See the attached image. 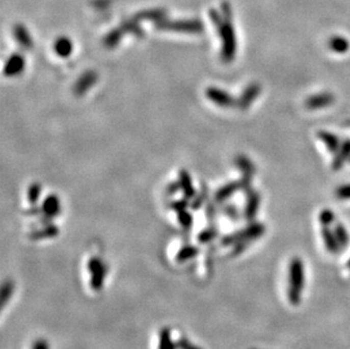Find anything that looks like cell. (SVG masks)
<instances>
[{"label":"cell","mask_w":350,"mask_h":349,"mask_svg":"<svg viewBox=\"0 0 350 349\" xmlns=\"http://www.w3.org/2000/svg\"><path fill=\"white\" fill-rule=\"evenodd\" d=\"M337 196L341 200H349L350 199V184L340 186L337 190Z\"/></svg>","instance_id":"603a6c76"},{"label":"cell","mask_w":350,"mask_h":349,"mask_svg":"<svg viewBox=\"0 0 350 349\" xmlns=\"http://www.w3.org/2000/svg\"><path fill=\"white\" fill-rule=\"evenodd\" d=\"M32 349H49V343L47 340L39 339V340H37L33 343Z\"/></svg>","instance_id":"4316f807"},{"label":"cell","mask_w":350,"mask_h":349,"mask_svg":"<svg viewBox=\"0 0 350 349\" xmlns=\"http://www.w3.org/2000/svg\"><path fill=\"white\" fill-rule=\"evenodd\" d=\"M186 206H187V202L186 201H177V202H174V203L171 204V207H174V209L177 210V211L185 210Z\"/></svg>","instance_id":"83f0119b"},{"label":"cell","mask_w":350,"mask_h":349,"mask_svg":"<svg viewBox=\"0 0 350 349\" xmlns=\"http://www.w3.org/2000/svg\"><path fill=\"white\" fill-rule=\"evenodd\" d=\"M329 48L332 50L333 52L337 53H346L349 48L350 43L346 38L343 37H332L329 41Z\"/></svg>","instance_id":"30bf717a"},{"label":"cell","mask_w":350,"mask_h":349,"mask_svg":"<svg viewBox=\"0 0 350 349\" xmlns=\"http://www.w3.org/2000/svg\"><path fill=\"white\" fill-rule=\"evenodd\" d=\"M177 342L172 340L169 329H162L159 337V349H176Z\"/></svg>","instance_id":"4fadbf2b"},{"label":"cell","mask_w":350,"mask_h":349,"mask_svg":"<svg viewBox=\"0 0 350 349\" xmlns=\"http://www.w3.org/2000/svg\"><path fill=\"white\" fill-rule=\"evenodd\" d=\"M58 234V228L56 226H48L40 230H35L31 234L32 239H43V238H50V237H55Z\"/></svg>","instance_id":"9a60e30c"},{"label":"cell","mask_w":350,"mask_h":349,"mask_svg":"<svg viewBox=\"0 0 350 349\" xmlns=\"http://www.w3.org/2000/svg\"><path fill=\"white\" fill-rule=\"evenodd\" d=\"M257 94H258V87H257V85H251V87L246 90V92L241 95L240 101H239L240 104H241V107L243 108L247 107V105L252 102V100L255 99V97H256Z\"/></svg>","instance_id":"ac0fdd59"},{"label":"cell","mask_w":350,"mask_h":349,"mask_svg":"<svg viewBox=\"0 0 350 349\" xmlns=\"http://www.w3.org/2000/svg\"><path fill=\"white\" fill-rule=\"evenodd\" d=\"M321 221L324 224V226H328L330 225V222H332L333 220V214H332V212L331 211H329V210H326V211H323L322 213H321Z\"/></svg>","instance_id":"484cf974"},{"label":"cell","mask_w":350,"mask_h":349,"mask_svg":"<svg viewBox=\"0 0 350 349\" xmlns=\"http://www.w3.org/2000/svg\"><path fill=\"white\" fill-rule=\"evenodd\" d=\"M304 286V266L301 260L293 259L289 266V298L297 304Z\"/></svg>","instance_id":"6da1fadb"},{"label":"cell","mask_w":350,"mask_h":349,"mask_svg":"<svg viewBox=\"0 0 350 349\" xmlns=\"http://www.w3.org/2000/svg\"><path fill=\"white\" fill-rule=\"evenodd\" d=\"M13 292H14L13 281L6 280L4 282L3 287H2V298H0V301H2V308H4L5 305H6L8 303V301L11 300Z\"/></svg>","instance_id":"e0dca14e"},{"label":"cell","mask_w":350,"mask_h":349,"mask_svg":"<svg viewBox=\"0 0 350 349\" xmlns=\"http://www.w3.org/2000/svg\"><path fill=\"white\" fill-rule=\"evenodd\" d=\"M24 65L25 62L22 56L15 53L7 60L4 68V73L6 76H16L24 69Z\"/></svg>","instance_id":"8992f818"},{"label":"cell","mask_w":350,"mask_h":349,"mask_svg":"<svg viewBox=\"0 0 350 349\" xmlns=\"http://www.w3.org/2000/svg\"><path fill=\"white\" fill-rule=\"evenodd\" d=\"M333 102V97L331 94H318L314 95V97L309 98L306 102L307 108L309 109H316V108H323L327 105L331 104Z\"/></svg>","instance_id":"ba28073f"},{"label":"cell","mask_w":350,"mask_h":349,"mask_svg":"<svg viewBox=\"0 0 350 349\" xmlns=\"http://www.w3.org/2000/svg\"><path fill=\"white\" fill-rule=\"evenodd\" d=\"M334 236H336L338 244H340V245H347L348 244V240H349L348 234H347L346 229H344L341 225L337 226L336 234H334Z\"/></svg>","instance_id":"ffe728a7"},{"label":"cell","mask_w":350,"mask_h":349,"mask_svg":"<svg viewBox=\"0 0 350 349\" xmlns=\"http://www.w3.org/2000/svg\"><path fill=\"white\" fill-rule=\"evenodd\" d=\"M96 79H98V75H96L95 72H92V70H91V72L84 73L75 84V87H74L75 93L77 95L84 94L90 88L93 87L96 82Z\"/></svg>","instance_id":"5b68a950"},{"label":"cell","mask_w":350,"mask_h":349,"mask_svg":"<svg viewBox=\"0 0 350 349\" xmlns=\"http://www.w3.org/2000/svg\"><path fill=\"white\" fill-rule=\"evenodd\" d=\"M179 186H180V189L182 190V192H184L185 197H187V199L194 197L195 190H194V187H193L192 179H191L189 173H187V171H185V170H181L180 174H179Z\"/></svg>","instance_id":"9c48e42d"},{"label":"cell","mask_w":350,"mask_h":349,"mask_svg":"<svg viewBox=\"0 0 350 349\" xmlns=\"http://www.w3.org/2000/svg\"><path fill=\"white\" fill-rule=\"evenodd\" d=\"M206 97L209 98L212 102H214L221 107H231L235 103V100L232 99L229 93L225 92L220 89L217 88H209L206 89Z\"/></svg>","instance_id":"277c9868"},{"label":"cell","mask_w":350,"mask_h":349,"mask_svg":"<svg viewBox=\"0 0 350 349\" xmlns=\"http://www.w3.org/2000/svg\"><path fill=\"white\" fill-rule=\"evenodd\" d=\"M179 184L178 183H174V184H171L169 187H168V193L169 194H174L176 193V191L179 189Z\"/></svg>","instance_id":"f1b7e54d"},{"label":"cell","mask_w":350,"mask_h":349,"mask_svg":"<svg viewBox=\"0 0 350 349\" xmlns=\"http://www.w3.org/2000/svg\"><path fill=\"white\" fill-rule=\"evenodd\" d=\"M257 205H258V197L256 195H253L250 199V201H248V204L246 206V214L248 218H252L253 216H255Z\"/></svg>","instance_id":"7402d4cb"},{"label":"cell","mask_w":350,"mask_h":349,"mask_svg":"<svg viewBox=\"0 0 350 349\" xmlns=\"http://www.w3.org/2000/svg\"><path fill=\"white\" fill-rule=\"evenodd\" d=\"M178 221L182 227H185V228H190L193 224V217L186 210H181V211H178Z\"/></svg>","instance_id":"44dd1931"},{"label":"cell","mask_w":350,"mask_h":349,"mask_svg":"<svg viewBox=\"0 0 350 349\" xmlns=\"http://www.w3.org/2000/svg\"><path fill=\"white\" fill-rule=\"evenodd\" d=\"M15 38H16L17 42L22 45L25 49H30L32 47V40L30 38L26 30H25L21 25L15 28Z\"/></svg>","instance_id":"7c38bea8"},{"label":"cell","mask_w":350,"mask_h":349,"mask_svg":"<svg viewBox=\"0 0 350 349\" xmlns=\"http://www.w3.org/2000/svg\"><path fill=\"white\" fill-rule=\"evenodd\" d=\"M90 272V286L93 290H100L103 287L106 276V266L104 262L99 257H92L88 263Z\"/></svg>","instance_id":"7a4b0ae2"},{"label":"cell","mask_w":350,"mask_h":349,"mask_svg":"<svg viewBox=\"0 0 350 349\" xmlns=\"http://www.w3.org/2000/svg\"><path fill=\"white\" fill-rule=\"evenodd\" d=\"M349 265H350V262H349Z\"/></svg>","instance_id":"f546056e"},{"label":"cell","mask_w":350,"mask_h":349,"mask_svg":"<svg viewBox=\"0 0 350 349\" xmlns=\"http://www.w3.org/2000/svg\"><path fill=\"white\" fill-rule=\"evenodd\" d=\"M41 194V186L39 184H33L30 186L29 192H28V197L29 201L31 204H35L39 200V196Z\"/></svg>","instance_id":"d6986e66"},{"label":"cell","mask_w":350,"mask_h":349,"mask_svg":"<svg viewBox=\"0 0 350 349\" xmlns=\"http://www.w3.org/2000/svg\"><path fill=\"white\" fill-rule=\"evenodd\" d=\"M42 212L45 218H53L60 212L59 199L56 195L48 196L42 204Z\"/></svg>","instance_id":"52a82bcc"},{"label":"cell","mask_w":350,"mask_h":349,"mask_svg":"<svg viewBox=\"0 0 350 349\" xmlns=\"http://www.w3.org/2000/svg\"><path fill=\"white\" fill-rule=\"evenodd\" d=\"M220 34L222 37V58L225 62H230L235 57L236 39L233 29L229 22L221 25Z\"/></svg>","instance_id":"3957f363"},{"label":"cell","mask_w":350,"mask_h":349,"mask_svg":"<svg viewBox=\"0 0 350 349\" xmlns=\"http://www.w3.org/2000/svg\"><path fill=\"white\" fill-rule=\"evenodd\" d=\"M197 253H199V250H197V247L195 246H185L182 247V249L178 252V254H177V261L178 262H185L190 259H193V257L197 255Z\"/></svg>","instance_id":"2e32d148"},{"label":"cell","mask_w":350,"mask_h":349,"mask_svg":"<svg viewBox=\"0 0 350 349\" xmlns=\"http://www.w3.org/2000/svg\"><path fill=\"white\" fill-rule=\"evenodd\" d=\"M55 50L59 57L66 58L72 53L73 51V44L70 40L67 38H60L55 43Z\"/></svg>","instance_id":"8fae6325"},{"label":"cell","mask_w":350,"mask_h":349,"mask_svg":"<svg viewBox=\"0 0 350 349\" xmlns=\"http://www.w3.org/2000/svg\"><path fill=\"white\" fill-rule=\"evenodd\" d=\"M241 186V183L240 181H237V183H232V184H228V185H225L223 187H221L220 191L218 192L217 195H216V199L218 201H223V200H226L228 199V197L231 196L235 192L239 189V187Z\"/></svg>","instance_id":"5bb4252c"},{"label":"cell","mask_w":350,"mask_h":349,"mask_svg":"<svg viewBox=\"0 0 350 349\" xmlns=\"http://www.w3.org/2000/svg\"><path fill=\"white\" fill-rule=\"evenodd\" d=\"M177 348H180V349H201L200 347L195 346L194 343L190 342L185 338H181L180 340L177 341Z\"/></svg>","instance_id":"d4e9b609"},{"label":"cell","mask_w":350,"mask_h":349,"mask_svg":"<svg viewBox=\"0 0 350 349\" xmlns=\"http://www.w3.org/2000/svg\"><path fill=\"white\" fill-rule=\"evenodd\" d=\"M214 236H216V231L213 230V229H205V230H203L201 234L199 235V240L201 243H207V241H210L211 239L214 238Z\"/></svg>","instance_id":"cb8c5ba5"}]
</instances>
